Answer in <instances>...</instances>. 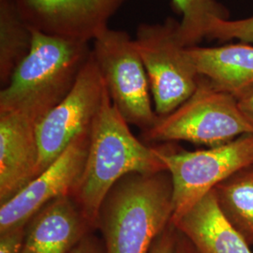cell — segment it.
<instances>
[{
  "label": "cell",
  "mask_w": 253,
  "mask_h": 253,
  "mask_svg": "<svg viewBox=\"0 0 253 253\" xmlns=\"http://www.w3.org/2000/svg\"><path fill=\"white\" fill-rule=\"evenodd\" d=\"M172 5L181 15L179 38L186 47L199 45L207 39L215 19H230V11L217 0H172Z\"/></svg>",
  "instance_id": "e0dca14e"
},
{
  "label": "cell",
  "mask_w": 253,
  "mask_h": 253,
  "mask_svg": "<svg viewBox=\"0 0 253 253\" xmlns=\"http://www.w3.org/2000/svg\"><path fill=\"white\" fill-rule=\"evenodd\" d=\"M38 123L17 112H0V204L37 176Z\"/></svg>",
  "instance_id": "8fae6325"
},
{
  "label": "cell",
  "mask_w": 253,
  "mask_h": 253,
  "mask_svg": "<svg viewBox=\"0 0 253 253\" xmlns=\"http://www.w3.org/2000/svg\"><path fill=\"white\" fill-rule=\"evenodd\" d=\"M134 45L148 77L154 109L163 118L191 97L201 75L179 38V21L142 23L136 29Z\"/></svg>",
  "instance_id": "5b68a950"
},
{
  "label": "cell",
  "mask_w": 253,
  "mask_h": 253,
  "mask_svg": "<svg viewBox=\"0 0 253 253\" xmlns=\"http://www.w3.org/2000/svg\"><path fill=\"white\" fill-rule=\"evenodd\" d=\"M173 209L167 170L124 176L109 191L98 216L105 253H149L155 239L171 224Z\"/></svg>",
  "instance_id": "7a4b0ae2"
},
{
  "label": "cell",
  "mask_w": 253,
  "mask_h": 253,
  "mask_svg": "<svg viewBox=\"0 0 253 253\" xmlns=\"http://www.w3.org/2000/svg\"><path fill=\"white\" fill-rule=\"evenodd\" d=\"M213 191L227 219L253 246V164L217 184Z\"/></svg>",
  "instance_id": "9a60e30c"
},
{
  "label": "cell",
  "mask_w": 253,
  "mask_h": 253,
  "mask_svg": "<svg viewBox=\"0 0 253 253\" xmlns=\"http://www.w3.org/2000/svg\"><path fill=\"white\" fill-rule=\"evenodd\" d=\"M171 223L200 253H253L222 213L213 190Z\"/></svg>",
  "instance_id": "4fadbf2b"
},
{
  "label": "cell",
  "mask_w": 253,
  "mask_h": 253,
  "mask_svg": "<svg viewBox=\"0 0 253 253\" xmlns=\"http://www.w3.org/2000/svg\"><path fill=\"white\" fill-rule=\"evenodd\" d=\"M175 228V227H174ZM172 253H200L190 240L176 230L175 244Z\"/></svg>",
  "instance_id": "603a6c76"
},
{
  "label": "cell",
  "mask_w": 253,
  "mask_h": 253,
  "mask_svg": "<svg viewBox=\"0 0 253 253\" xmlns=\"http://www.w3.org/2000/svg\"><path fill=\"white\" fill-rule=\"evenodd\" d=\"M176 238V229L172 223L155 239L149 253H172Z\"/></svg>",
  "instance_id": "ffe728a7"
},
{
  "label": "cell",
  "mask_w": 253,
  "mask_h": 253,
  "mask_svg": "<svg viewBox=\"0 0 253 253\" xmlns=\"http://www.w3.org/2000/svg\"><path fill=\"white\" fill-rule=\"evenodd\" d=\"M33 29L23 18L14 0H0V83L4 87L29 53Z\"/></svg>",
  "instance_id": "2e32d148"
},
{
  "label": "cell",
  "mask_w": 253,
  "mask_h": 253,
  "mask_svg": "<svg viewBox=\"0 0 253 253\" xmlns=\"http://www.w3.org/2000/svg\"><path fill=\"white\" fill-rule=\"evenodd\" d=\"M188 52L200 75L217 89L235 95L253 84V43L191 46Z\"/></svg>",
  "instance_id": "5bb4252c"
},
{
  "label": "cell",
  "mask_w": 253,
  "mask_h": 253,
  "mask_svg": "<svg viewBox=\"0 0 253 253\" xmlns=\"http://www.w3.org/2000/svg\"><path fill=\"white\" fill-rule=\"evenodd\" d=\"M235 97L241 113L253 126V84L235 94Z\"/></svg>",
  "instance_id": "44dd1931"
},
{
  "label": "cell",
  "mask_w": 253,
  "mask_h": 253,
  "mask_svg": "<svg viewBox=\"0 0 253 253\" xmlns=\"http://www.w3.org/2000/svg\"><path fill=\"white\" fill-rule=\"evenodd\" d=\"M26 226L21 225L0 233V253H21L26 235Z\"/></svg>",
  "instance_id": "d6986e66"
},
{
  "label": "cell",
  "mask_w": 253,
  "mask_h": 253,
  "mask_svg": "<svg viewBox=\"0 0 253 253\" xmlns=\"http://www.w3.org/2000/svg\"><path fill=\"white\" fill-rule=\"evenodd\" d=\"M157 147L172 176L174 207L172 221L185 214L217 184L253 164V133L197 151L178 150L170 145Z\"/></svg>",
  "instance_id": "52a82bcc"
},
{
  "label": "cell",
  "mask_w": 253,
  "mask_h": 253,
  "mask_svg": "<svg viewBox=\"0 0 253 253\" xmlns=\"http://www.w3.org/2000/svg\"><path fill=\"white\" fill-rule=\"evenodd\" d=\"M128 126L107 91L91 126L84 170L71 193L95 230L100 207L118 181L133 172L151 173L166 170L158 147L145 145L133 135Z\"/></svg>",
  "instance_id": "6da1fadb"
},
{
  "label": "cell",
  "mask_w": 253,
  "mask_h": 253,
  "mask_svg": "<svg viewBox=\"0 0 253 253\" xmlns=\"http://www.w3.org/2000/svg\"><path fill=\"white\" fill-rule=\"evenodd\" d=\"M29 27L83 42L94 41L126 0H14Z\"/></svg>",
  "instance_id": "30bf717a"
},
{
  "label": "cell",
  "mask_w": 253,
  "mask_h": 253,
  "mask_svg": "<svg viewBox=\"0 0 253 253\" xmlns=\"http://www.w3.org/2000/svg\"><path fill=\"white\" fill-rule=\"evenodd\" d=\"M94 231L71 195L61 196L30 217L21 253H72Z\"/></svg>",
  "instance_id": "7c38bea8"
},
{
  "label": "cell",
  "mask_w": 253,
  "mask_h": 253,
  "mask_svg": "<svg viewBox=\"0 0 253 253\" xmlns=\"http://www.w3.org/2000/svg\"><path fill=\"white\" fill-rule=\"evenodd\" d=\"M107 89L92 55L72 90L37 126L40 160L37 175L63 153L75 137L90 129Z\"/></svg>",
  "instance_id": "ba28073f"
},
{
  "label": "cell",
  "mask_w": 253,
  "mask_h": 253,
  "mask_svg": "<svg viewBox=\"0 0 253 253\" xmlns=\"http://www.w3.org/2000/svg\"><path fill=\"white\" fill-rule=\"evenodd\" d=\"M91 53L110 99L128 125L142 131L159 120L148 77L134 41L124 30L108 27L93 41Z\"/></svg>",
  "instance_id": "8992f818"
},
{
  "label": "cell",
  "mask_w": 253,
  "mask_h": 253,
  "mask_svg": "<svg viewBox=\"0 0 253 253\" xmlns=\"http://www.w3.org/2000/svg\"><path fill=\"white\" fill-rule=\"evenodd\" d=\"M90 54L89 42L33 29L29 53L1 88L0 112H17L39 124L72 90Z\"/></svg>",
  "instance_id": "3957f363"
},
{
  "label": "cell",
  "mask_w": 253,
  "mask_h": 253,
  "mask_svg": "<svg viewBox=\"0 0 253 253\" xmlns=\"http://www.w3.org/2000/svg\"><path fill=\"white\" fill-rule=\"evenodd\" d=\"M207 40L219 42L237 40L253 44V15L238 20L215 19L208 29Z\"/></svg>",
  "instance_id": "ac0fdd59"
},
{
  "label": "cell",
  "mask_w": 253,
  "mask_h": 253,
  "mask_svg": "<svg viewBox=\"0 0 253 253\" xmlns=\"http://www.w3.org/2000/svg\"><path fill=\"white\" fill-rule=\"evenodd\" d=\"M249 133H253V126L241 113L235 95L217 89L201 76L191 97L168 116L159 118L143 132V138L150 143L185 141L215 147Z\"/></svg>",
  "instance_id": "277c9868"
},
{
  "label": "cell",
  "mask_w": 253,
  "mask_h": 253,
  "mask_svg": "<svg viewBox=\"0 0 253 253\" xmlns=\"http://www.w3.org/2000/svg\"><path fill=\"white\" fill-rule=\"evenodd\" d=\"M90 129L75 137L54 163L16 195L1 205L0 233L21 225L51 201L71 195L86 161Z\"/></svg>",
  "instance_id": "9c48e42d"
},
{
  "label": "cell",
  "mask_w": 253,
  "mask_h": 253,
  "mask_svg": "<svg viewBox=\"0 0 253 253\" xmlns=\"http://www.w3.org/2000/svg\"><path fill=\"white\" fill-rule=\"evenodd\" d=\"M72 253H105L103 243L93 233L86 235Z\"/></svg>",
  "instance_id": "7402d4cb"
}]
</instances>
